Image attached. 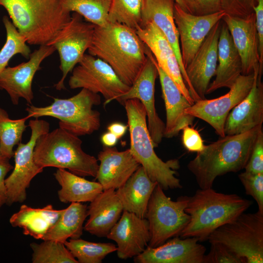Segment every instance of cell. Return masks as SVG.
<instances>
[{"instance_id": "cell-8", "label": "cell", "mask_w": 263, "mask_h": 263, "mask_svg": "<svg viewBox=\"0 0 263 263\" xmlns=\"http://www.w3.org/2000/svg\"><path fill=\"white\" fill-rule=\"evenodd\" d=\"M207 240L223 244L244 263H263V213L244 212L217 228Z\"/></svg>"}, {"instance_id": "cell-26", "label": "cell", "mask_w": 263, "mask_h": 263, "mask_svg": "<svg viewBox=\"0 0 263 263\" xmlns=\"http://www.w3.org/2000/svg\"><path fill=\"white\" fill-rule=\"evenodd\" d=\"M218 62L215 79L207 90L210 94L223 87L230 88L242 75L240 56L234 44L227 26L223 21L218 45Z\"/></svg>"}, {"instance_id": "cell-47", "label": "cell", "mask_w": 263, "mask_h": 263, "mask_svg": "<svg viewBox=\"0 0 263 263\" xmlns=\"http://www.w3.org/2000/svg\"><path fill=\"white\" fill-rule=\"evenodd\" d=\"M128 128V125L122 123L114 122L109 125L107 127V130L108 132L114 134L119 139L125 135Z\"/></svg>"}, {"instance_id": "cell-45", "label": "cell", "mask_w": 263, "mask_h": 263, "mask_svg": "<svg viewBox=\"0 0 263 263\" xmlns=\"http://www.w3.org/2000/svg\"><path fill=\"white\" fill-rule=\"evenodd\" d=\"M198 7L197 15L214 13L222 10L221 0H194Z\"/></svg>"}, {"instance_id": "cell-30", "label": "cell", "mask_w": 263, "mask_h": 263, "mask_svg": "<svg viewBox=\"0 0 263 263\" xmlns=\"http://www.w3.org/2000/svg\"><path fill=\"white\" fill-rule=\"evenodd\" d=\"M88 207L81 203H71L61 213L43 240L64 243L69 239L79 238L84 230V223L88 217Z\"/></svg>"}, {"instance_id": "cell-21", "label": "cell", "mask_w": 263, "mask_h": 263, "mask_svg": "<svg viewBox=\"0 0 263 263\" xmlns=\"http://www.w3.org/2000/svg\"><path fill=\"white\" fill-rule=\"evenodd\" d=\"M222 19L227 26L240 56L242 75L251 74L254 68L260 65L259 40L254 12L244 18L225 14Z\"/></svg>"}, {"instance_id": "cell-28", "label": "cell", "mask_w": 263, "mask_h": 263, "mask_svg": "<svg viewBox=\"0 0 263 263\" xmlns=\"http://www.w3.org/2000/svg\"><path fill=\"white\" fill-rule=\"evenodd\" d=\"M62 210L55 209L51 205L40 208L22 205L19 210L10 217L9 223L13 227L22 228L24 235L43 240Z\"/></svg>"}, {"instance_id": "cell-25", "label": "cell", "mask_w": 263, "mask_h": 263, "mask_svg": "<svg viewBox=\"0 0 263 263\" xmlns=\"http://www.w3.org/2000/svg\"><path fill=\"white\" fill-rule=\"evenodd\" d=\"M123 207L116 189L103 190L88 207L89 218L84 230L98 237H106L120 219Z\"/></svg>"}, {"instance_id": "cell-44", "label": "cell", "mask_w": 263, "mask_h": 263, "mask_svg": "<svg viewBox=\"0 0 263 263\" xmlns=\"http://www.w3.org/2000/svg\"><path fill=\"white\" fill-rule=\"evenodd\" d=\"M255 24L259 40L260 67L263 70V0H257L254 7Z\"/></svg>"}, {"instance_id": "cell-22", "label": "cell", "mask_w": 263, "mask_h": 263, "mask_svg": "<svg viewBox=\"0 0 263 263\" xmlns=\"http://www.w3.org/2000/svg\"><path fill=\"white\" fill-rule=\"evenodd\" d=\"M175 3L174 0H144L140 25L152 21L165 35L177 59L190 94L195 100L197 96L191 87L182 61L179 35L173 16Z\"/></svg>"}, {"instance_id": "cell-34", "label": "cell", "mask_w": 263, "mask_h": 263, "mask_svg": "<svg viewBox=\"0 0 263 263\" xmlns=\"http://www.w3.org/2000/svg\"><path fill=\"white\" fill-rule=\"evenodd\" d=\"M27 116L19 119H11L7 112L0 107V149L2 155L10 159L14 156L13 148L21 140L27 126Z\"/></svg>"}, {"instance_id": "cell-42", "label": "cell", "mask_w": 263, "mask_h": 263, "mask_svg": "<svg viewBox=\"0 0 263 263\" xmlns=\"http://www.w3.org/2000/svg\"><path fill=\"white\" fill-rule=\"evenodd\" d=\"M245 171L252 173H263V132L260 131L253 146Z\"/></svg>"}, {"instance_id": "cell-39", "label": "cell", "mask_w": 263, "mask_h": 263, "mask_svg": "<svg viewBox=\"0 0 263 263\" xmlns=\"http://www.w3.org/2000/svg\"><path fill=\"white\" fill-rule=\"evenodd\" d=\"M210 244L209 252L205 254L203 263H244L242 259L223 244Z\"/></svg>"}, {"instance_id": "cell-23", "label": "cell", "mask_w": 263, "mask_h": 263, "mask_svg": "<svg viewBox=\"0 0 263 263\" xmlns=\"http://www.w3.org/2000/svg\"><path fill=\"white\" fill-rule=\"evenodd\" d=\"M148 51L157 70L165 102L166 123L164 137L171 138L176 136L186 126L192 124L194 117L185 113V110L191 105L170 77L158 65L149 49Z\"/></svg>"}, {"instance_id": "cell-24", "label": "cell", "mask_w": 263, "mask_h": 263, "mask_svg": "<svg viewBox=\"0 0 263 263\" xmlns=\"http://www.w3.org/2000/svg\"><path fill=\"white\" fill-rule=\"evenodd\" d=\"M97 160L100 163L95 178L103 190L119 188L140 166L129 149L119 151L115 148L104 146Z\"/></svg>"}, {"instance_id": "cell-43", "label": "cell", "mask_w": 263, "mask_h": 263, "mask_svg": "<svg viewBox=\"0 0 263 263\" xmlns=\"http://www.w3.org/2000/svg\"><path fill=\"white\" fill-rule=\"evenodd\" d=\"M182 131V143L187 150L198 153L204 149L205 145L198 131L189 126H186Z\"/></svg>"}, {"instance_id": "cell-41", "label": "cell", "mask_w": 263, "mask_h": 263, "mask_svg": "<svg viewBox=\"0 0 263 263\" xmlns=\"http://www.w3.org/2000/svg\"><path fill=\"white\" fill-rule=\"evenodd\" d=\"M257 0H221L222 10L229 15L244 18L254 12Z\"/></svg>"}, {"instance_id": "cell-20", "label": "cell", "mask_w": 263, "mask_h": 263, "mask_svg": "<svg viewBox=\"0 0 263 263\" xmlns=\"http://www.w3.org/2000/svg\"><path fill=\"white\" fill-rule=\"evenodd\" d=\"M195 237H174L159 246H148L135 263H203L206 249Z\"/></svg>"}, {"instance_id": "cell-15", "label": "cell", "mask_w": 263, "mask_h": 263, "mask_svg": "<svg viewBox=\"0 0 263 263\" xmlns=\"http://www.w3.org/2000/svg\"><path fill=\"white\" fill-rule=\"evenodd\" d=\"M148 59L140 73L129 89L116 100L123 104L130 99L139 100L147 113L148 128L154 148L164 137L165 124L159 117L155 106V83L158 76L157 68L147 48Z\"/></svg>"}, {"instance_id": "cell-6", "label": "cell", "mask_w": 263, "mask_h": 263, "mask_svg": "<svg viewBox=\"0 0 263 263\" xmlns=\"http://www.w3.org/2000/svg\"><path fill=\"white\" fill-rule=\"evenodd\" d=\"M82 143L78 136L59 127L38 137L34 150V161L43 169L54 167L82 177H95L98 161L82 150Z\"/></svg>"}, {"instance_id": "cell-46", "label": "cell", "mask_w": 263, "mask_h": 263, "mask_svg": "<svg viewBox=\"0 0 263 263\" xmlns=\"http://www.w3.org/2000/svg\"><path fill=\"white\" fill-rule=\"evenodd\" d=\"M13 169L9 161L0 163V208L6 204L7 200L5 177L9 171Z\"/></svg>"}, {"instance_id": "cell-10", "label": "cell", "mask_w": 263, "mask_h": 263, "mask_svg": "<svg viewBox=\"0 0 263 263\" xmlns=\"http://www.w3.org/2000/svg\"><path fill=\"white\" fill-rule=\"evenodd\" d=\"M28 126L31 130L30 139L26 143L20 142L18 145L13 156V170L5 179L7 193L6 204L8 206L24 202L31 181L43 170L34 161V150L38 137L49 131L50 124L45 120L35 118L29 121Z\"/></svg>"}, {"instance_id": "cell-13", "label": "cell", "mask_w": 263, "mask_h": 263, "mask_svg": "<svg viewBox=\"0 0 263 263\" xmlns=\"http://www.w3.org/2000/svg\"><path fill=\"white\" fill-rule=\"evenodd\" d=\"M254 78V72L240 75L227 94L213 99L196 101L185 110L186 113L206 121L221 137L225 136L224 127L226 117L230 111L248 94Z\"/></svg>"}, {"instance_id": "cell-49", "label": "cell", "mask_w": 263, "mask_h": 263, "mask_svg": "<svg viewBox=\"0 0 263 263\" xmlns=\"http://www.w3.org/2000/svg\"><path fill=\"white\" fill-rule=\"evenodd\" d=\"M118 138L113 133L108 132L102 134L101 141L105 147H113L117 143Z\"/></svg>"}, {"instance_id": "cell-32", "label": "cell", "mask_w": 263, "mask_h": 263, "mask_svg": "<svg viewBox=\"0 0 263 263\" xmlns=\"http://www.w3.org/2000/svg\"><path fill=\"white\" fill-rule=\"evenodd\" d=\"M64 244L78 263H101L109 254L116 251L110 243H95L79 238L69 239Z\"/></svg>"}, {"instance_id": "cell-5", "label": "cell", "mask_w": 263, "mask_h": 263, "mask_svg": "<svg viewBox=\"0 0 263 263\" xmlns=\"http://www.w3.org/2000/svg\"><path fill=\"white\" fill-rule=\"evenodd\" d=\"M130 135L131 153L143 168L150 179L159 184L163 190L181 188L180 180L176 177L179 169L178 160L163 161L156 154L149 132L145 108L137 99L124 102Z\"/></svg>"}, {"instance_id": "cell-35", "label": "cell", "mask_w": 263, "mask_h": 263, "mask_svg": "<svg viewBox=\"0 0 263 263\" xmlns=\"http://www.w3.org/2000/svg\"><path fill=\"white\" fill-rule=\"evenodd\" d=\"M144 0H111L108 21L126 25L135 30L141 22Z\"/></svg>"}, {"instance_id": "cell-17", "label": "cell", "mask_w": 263, "mask_h": 263, "mask_svg": "<svg viewBox=\"0 0 263 263\" xmlns=\"http://www.w3.org/2000/svg\"><path fill=\"white\" fill-rule=\"evenodd\" d=\"M106 237L116 243L119 258H134L148 246L150 240L149 222L146 218L123 210L120 219Z\"/></svg>"}, {"instance_id": "cell-18", "label": "cell", "mask_w": 263, "mask_h": 263, "mask_svg": "<svg viewBox=\"0 0 263 263\" xmlns=\"http://www.w3.org/2000/svg\"><path fill=\"white\" fill-rule=\"evenodd\" d=\"M222 22L211 29L191 61L185 68L191 87L199 100L205 99L211 78L215 75Z\"/></svg>"}, {"instance_id": "cell-1", "label": "cell", "mask_w": 263, "mask_h": 263, "mask_svg": "<svg viewBox=\"0 0 263 263\" xmlns=\"http://www.w3.org/2000/svg\"><path fill=\"white\" fill-rule=\"evenodd\" d=\"M90 55L108 64L120 80L131 86L145 65L147 47L135 30L117 23L95 25Z\"/></svg>"}, {"instance_id": "cell-7", "label": "cell", "mask_w": 263, "mask_h": 263, "mask_svg": "<svg viewBox=\"0 0 263 263\" xmlns=\"http://www.w3.org/2000/svg\"><path fill=\"white\" fill-rule=\"evenodd\" d=\"M101 103L99 94L81 89L69 98H55L45 107L29 105L26 109L27 117L50 116L58 119L59 127L79 136L91 134L100 126V113L93 109Z\"/></svg>"}, {"instance_id": "cell-16", "label": "cell", "mask_w": 263, "mask_h": 263, "mask_svg": "<svg viewBox=\"0 0 263 263\" xmlns=\"http://www.w3.org/2000/svg\"><path fill=\"white\" fill-rule=\"evenodd\" d=\"M56 51L51 45H40L31 53L28 61L14 67H7L0 74V89L9 94L14 105L19 104L20 98L32 103L34 94L32 81L36 72L40 69L41 62Z\"/></svg>"}, {"instance_id": "cell-19", "label": "cell", "mask_w": 263, "mask_h": 263, "mask_svg": "<svg viewBox=\"0 0 263 263\" xmlns=\"http://www.w3.org/2000/svg\"><path fill=\"white\" fill-rule=\"evenodd\" d=\"M254 78L246 96L229 112L225 120V135L244 133L261 125L263 122V70L260 65L254 69Z\"/></svg>"}, {"instance_id": "cell-4", "label": "cell", "mask_w": 263, "mask_h": 263, "mask_svg": "<svg viewBox=\"0 0 263 263\" xmlns=\"http://www.w3.org/2000/svg\"><path fill=\"white\" fill-rule=\"evenodd\" d=\"M0 5L30 45H47L71 18L59 0H0Z\"/></svg>"}, {"instance_id": "cell-50", "label": "cell", "mask_w": 263, "mask_h": 263, "mask_svg": "<svg viewBox=\"0 0 263 263\" xmlns=\"http://www.w3.org/2000/svg\"><path fill=\"white\" fill-rule=\"evenodd\" d=\"M9 161V159H8L4 157H3L0 152V163H2L6 161Z\"/></svg>"}, {"instance_id": "cell-27", "label": "cell", "mask_w": 263, "mask_h": 263, "mask_svg": "<svg viewBox=\"0 0 263 263\" xmlns=\"http://www.w3.org/2000/svg\"><path fill=\"white\" fill-rule=\"evenodd\" d=\"M157 184L140 165L125 184L116 189L123 210L145 218L150 199Z\"/></svg>"}, {"instance_id": "cell-29", "label": "cell", "mask_w": 263, "mask_h": 263, "mask_svg": "<svg viewBox=\"0 0 263 263\" xmlns=\"http://www.w3.org/2000/svg\"><path fill=\"white\" fill-rule=\"evenodd\" d=\"M61 187L58 197L63 203L92 202L103 190L98 182L89 181L62 169H57L54 174Z\"/></svg>"}, {"instance_id": "cell-40", "label": "cell", "mask_w": 263, "mask_h": 263, "mask_svg": "<svg viewBox=\"0 0 263 263\" xmlns=\"http://www.w3.org/2000/svg\"><path fill=\"white\" fill-rule=\"evenodd\" d=\"M164 71L175 83L189 103L191 105L193 104L195 101L191 97L188 89L184 82L179 63L174 54L168 58L166 67Z\"/></svg>"}, {"instance_id": "cell-37", "label": "cell", "mask_w": 263, "mask_h": 263, "mask_svg": "<svg viewBox=\"0 0 263 263\" xmlns=\"http://www.w3.org/2000/svg\"><path fill=\"white\" fill-rule=\"evenodd\" d=\"M2 21L6 32V40L0 50V74L7 67L11 58L20 54L29 58L31 50L25 38L19 33L12 22L7 16H4Z\"/></svg>"}, {"instance_id": "cell-48", "label": "cell", "mask_w": 263, "mask_h": 263, "mask_svg": "<svg viewBox=\"0 0 263 263\" xmlns=\"http://www.w3.org/2000/svg\"><path fill=\"white\" fill-rule=\"evenodd\" d=\"M174 1L187 12L198 15V7L194 0H174Z\"/></svg>"}, {"instance_id": "cell-33", "label": "cell", "mask_w": 263, "mask_h": 263, "mask_svg": "<svg viewBox=\"0 0 263 263\" xmlns=\"http://www.w3.org/2000/svg\"><path fill=\"white\" fill-rule=\"evenodd\" d=\"M63 7L69 12L80 15L94 25L103 26L108 21L111 0H59Z\"/></svg>"}, {"instance_id": "cell-14", "label": "cell", "mask_w": 263, "mask_h": 263, "mask_svg": "<svg viewBox=\"0 0 263 263\" xmlns=\"http://www.w3.org/2000/svg\"><path fill=\"white\" fill-rule=\"evenodd\" d=\"M225 14L222 10L208 15L192 14L184 11L175 3L174 19L178 33L185 69L191 61L211 29Z\"/></svg>"}, {"instance_id": "cell-3", "label": "cell", "mask_w": 263, "mask_h": 263, "mask_svg": "<svg viewBox=\"0 0 263 263\" xmlns=\"http://www.w3.org/2000/svg\"><path fill=\"white\" fill-rule=\"evenodd\" d=\"M251 204V201L236 194H224L212 188H200L189 198L185 211L190 221L180 236L206 241L217 228L234 220Z\"/></svg>"}, {"instance_id": "cell-31", "label": "cell", "mask_w": 263, "mask_h": 263, "mask_svg": "<svg viewBox=\"0 0 263 263\" xmlns=\"http://www.w3.org/2000/svg\"><path fill=\"white\" fill-rule=\"evenodd\" d=\"M135 31L158 65L165 70L168 58L174 54L165 35L152 21L141 24Z\"/></svg>"}, {"instance_id": "cell-2", "label": "cell", "mask_w": 263, "mask_h": 263, "mask_svg": "<svg viewBox=\"0 0 263 263\" xmlns=\"http://www.w3.org/2000/svg\"><path fill=\"white\" fill-rule=\"evenodd\" d=\"M262 124L244 133L225 135L197 153L187 168L200 188H212L215 179L244 169Z\"/></svg>"}, {"instance_id": "cell-11", "label": "cell", "mask_w": 263, "mask_h": 263, "mask_svg": "<svg viewBox=\"0 0 263 263\" xmlns=\"http://www.w3.org/2000/svg\"><path fill=\"white\" fill-rule=\"evenodd\" d=\"M95 25L76 13L70 20L47 45L53 46L58 52L60 69L62 76L55 85L56 89H65L64 81L67 75L83 58L92 41Z\"/></svg>"}, {"instance_id": "cell-12", "label": "cell", "mask_w": 263, "mask_h": 263, "mask_svg": "<svg viewBox=\"0 0 263 263\" xmlns=\"http://www.w3.org/2000/svg\"><path fill=\"white\" fill-rule=\"evenodd\" d=\"M72 72L68 82L70 88L85 89L100 94L106 99L105 105L116 100L130 88L120 80L108 64L90 54H85Z\"/></svg>"}, {"instance_id": "cell-9", "label": "cell", "mask_w": 263, "mask_h": 263, "mask_svg": "<svg viewBox=\"0 0 263 263\" xmlns=\"http://www.w3.org/2000/svg\"><path fill=\"white\" fill-rule=\"evenodd\" d=\"M189 197L182 196L172 201L157 184L150 199L145 218L150 228L149 246L154 247L169 239L180 236L190 221L185 210Z\"/></svg>"}, {"instance_id": "cell-38", "label": "cell", "mask_w": 263, "mask_h": 263, "mask_svg": "<svg viewBox=\"0 0 263 263\" xmlns=\"http://www.w3.org/2000/svg\"><path fill=\"white\" fill-rule=\"evenodd\" d=\"M247 195L256 201L258 211L263 213V173H252L246 171L238 175Z\"/></svg>"}, {"instance_id": "cell-36", "label": "cell", "mask_w": 263, "mask_h": 263, "mask_svg": "<svg viewBox=\"0 0 263 263\" xmlns=\"http://www.w3.org/2000/svg\"><path fill=\"white\" fill-rule=\"evenodd\" d=\"M30 244L33 263H78L63 243L43 240Z\"/></svg>"}]
</instances>
